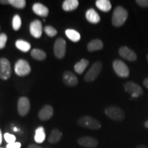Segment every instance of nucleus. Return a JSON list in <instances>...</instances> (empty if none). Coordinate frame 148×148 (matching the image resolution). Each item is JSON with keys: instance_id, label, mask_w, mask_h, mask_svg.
Wrapping results in <instances>:
<instances>
[{"instance_id": "obj_1", "label": "nucleus", "mask_w": 148, "mask_h": 148, "mask_svg": "<svg viewBox=\"0 0 148 148\" xmlns=\"http://www.w3.org/2000/svg\"><path fill=\"white\" fill-rule=\"evenodd\" d=\"M128 12L122 6H117L114 8L112 16V23L114 27H120L126 21Z\"/></svg>"}, {"instance_id": "obj_2", "label": "nucleus", "mask_w": 148, "mask_h": 148, "mask_svg": "<svg viewBox=\"0 0 148 148\" xmlns=\"http://www.w3.org/2000/svg\"><path fill=\"white\" fill-rule=\"evenodd\" d=\"M79 126L90 130H99L101 127V123L97 119L90 116H83L77 120Z\"/></svg>"}, {"instance_id": "obj_3", "label": "nucleus", "mask_w": 148, "mask_h": 148, "mask_svg": "<svg viewBox=\"0 0 148 148\" xmlns=\"http://www.w3.org/2000/svg\"><path fill=\"white\" fill-rule=\"evenodd\" d=\"M104 113L110 119L116 121H121L125 119V112L121 108L111 106L105 108Z\"/></svg>"}, {"instance_id": "obj_4", "label": "nucleus", "mask_w": 148, "mask_h": 148, "mask_svg": "<svg viewBox=\"0 0 148 148\" xmlns=\"http://www.w3.org/2000/svg\"><path fill=\"white\" fill-rule=\"evenodd\" d=\"M101 69H102V64H101V62H99V61L95 62L91 66L89 70L86 72L84 78V80L87 82H93L99 76Z\"/></svg>"}, {"instance_id": "obj_5", "label": "nucleus", "mask_w": 148, "mask_h": 148, "mask_svg": "<svg viewBox=\"0 0 148 148\" xmlns=\"http://www.w3.org/2000/svg\"><path fill=\"white\" fill-rule=\"evenodd\" d=\"M14 72L18 76H25L31 72V66L27 60L20 59L14 65Z\"/></svg>"}, {"instance_id": "obj_6", "label": "nucleus", "mask_w": 148, "mask_h": 148, "mask_svg": "<svg viewBox=\"0 0 148 148\" xmlns=\"http://www.w3.org/2000/svg\"><path fill=\"white\" fill-rule=\"evenodd\" d=\"M112 67L118 76L127 77L130 75V70L124 62L121 60H115L112 62Z\"/></svg>"}, {"instance_id": "obj_7", "label": "nucleus", "mask_w": 148, "mask_h": 148, "mask_svg": "<svg viewBox=\"0 0 148 148\" xmlns=\"http://www.w3.org/2000/svg\"><path fill=\"white\" fill-rule=\"evenodd\" d=\"M10 62L5 58H0V78L3 80H7L11 76Z\"/></svg>"}, {"instance_id": "obj_8", "label": "nucleus", "mask_w": 148, "mask_h": 148, "mask_svg": "<svg viewBox=\"0 0 148 148\" xmlns=\"http://www.w3.org/2000/svg\"><path fill=\"white\" fill-rule=\"evenodd\" d=\"M123 87L125 91L130 94L132 97H138L143 93V90L139 85L132 81L125 82Z\"/></svg>"}, {"instance_id": "obj_9", "label": "nucleus", "mask_w": 148, "mask_h": 148, "mask_svg": "<svg viewBox=\"0 0 148 148\" xmlns=\"http://www.w3.org/2000/svg\"><path fill=\"white\" fill-rule=\"evenodd\" d=\"M66 41L63 38H59L56 40L53 46V53L57 58H64L66 53Z\"/></svg>"}, {"instance_id": "obj_10", "label": "nucleus", "mask_w": 148, "mask_h": 148, "mask_svg": "<svg viewBox=\"0 0 148 148\" xmlns=\"http://www.w3.org/2000/svg\"><path fill=\"white\" fill-rule=\"evenodd\" d=\"M18 112L21 116H25L28 114L30 109V103L26 97H21L18 99L17 103Z\"/></svg>"}, {"instance_id": "obj_11", "label": "nucleus", "mask_w": 148, "mask_h": 148, "mask_svg": "<svg viewBox=\"0 0 148 148\" xmlns=\"http://www.w3.org/2000/svg\"><path fill=\"white\" fill-rule=\"evenodd\" d=\"M29 32L33 37L39 38L42 36V25L41 21L39 20H34L29 25Z\"/></svg>"}, {"instance_id": "obj_12", "label": "nucleus", "mask_w": 148, "mask_h": 148, "mask_svg": "<svg viewBox=\"0 0 148 148\" xmlns=\"http://www.w3.org/2000/svg\"><path fill=\"white\" fill-rule=\"evenodd\" d=\"M119 53L120 56L125 59V60L130 61V62H134L137 59L136 53L126 46H123V47H120Z\"/></svg>"}, {"instance_id": "obj_13", "label": "nucleus", "mask_w": 148, "mask_h": 148, "mask_svg": "<svg viewBox=\"0 0 148 148\" xmlns=\"http://www.w3.org/2000/svg\"><path fill=\"white\" fill-rule=\"evenodd\" d=\"M77 143L86 148H95L98 145V140L91 136H82L77 139Z\"/></svg>"}, {"instance_id": "obj_14", "label": "nucleus", "mask_w": 148, "mask_h": 148, "mask_svg": "<svg viewBox=\"0 0 148 148\" xmlns=\"http://www.w3.org/2000/svg\"><path fill=\"white\" fill-rule=\"evenodd\" d=\"M62 79L66 86H75L78 84V79L76 75L69 71L64 72L62 75Z\"/></svg>"}, {"instance_id": "obj_15", "label": "nucleus", "mask_w": 148, "mask_h": 148, "mask_svg": "<svg viewBox=\"0 0 148 148\" xmlns=\"http://www.w3.org/2000/svg\"><path fill=\"white\" fill-rule=\"evenodd\" d=\"M53 114V108L50 105H45L38 112V117L42 121L50 119Z\"/></svg>"}, {"instance_id": "obj_16", "label": "nucleus", "mask_w": 148, "mask_h": 148, "mask_svg": "<svg viewBox=\"0 0 148 148\" xmlns=\"http://www.w3.org/2000/svg\"><path fill=\"white\" fill-rule=\"evenodd\" d=\"M32 10L35 14L42 17H46L49 14V9L47 7L40 3H35L32 6Z\"/></svg>"}, {"instance_id": "obj_17", "label": "nucleus", "mask_w": 148, "mask_h": 148, "mask_svg": "<svg viewBox=\"0 0 148 148\" xmlns=\"http://www.w3.org/2000/svg\"><path fill=\"white\" fill-rule=\"evenodd\" d=\"M87 21L92 24H97L100 21V16L93 8H89L86 12Z\"/></svg>"}, {"instance_id": "obj_18", "label": "nucleus", "mask_w": 148, "mask_h": 148, "mask_svg": "<svg viewBox=\"0 0 148 148\" xmlns=\"http://www.w3.org/2000/svg\"><path fill=\"white\" fill-rule=\"evenodd\" d=\"M103 47V42L100 39H94L90 41L87 45V49L90 52L101 50Z\"/></svg>"}, {"instance_id": "obj_19", "label": "nucleus", "mask_w": 148, "mask_h": 148, "mask_svg": "<svg viewBox=\"0 0 148 148\" xmlns=\"http://www.w3.org/2000/svg\"><path fill=\"white\" fill-rule=\"evenodd\" d=\"M79 5V1L77 0H65L62 3V9L64 11L69 12L77 9Z\"/></svg>"}, {"instance_id": "obj_20", "label": "nucleus", "mask_w": 148, "mask_h": 148, "mask_svg": "<svg viewBox=\"0 0 148 148\" xmlns=\"http://www.w3.org/2000/svg\"><path fill=\"white\" fill-rule=\"evenodd\" d=\"M95 5L97 8L103 12H109L112 8L110 1L108 0H97L96 1Z\"/></svg>"}, {"instance_id": "obj_21", "label": "nucleus", "mask_w": 148, "mask_h": 148, "mask_svg": "<svg viewBox=\"0 0 148 148\" xmlns=\"http://www.w3.org/2000/svg\"><path fill=\"white\" fill-rule=\"evenodd\" d=\"M45 139V132L43 127L40 126L37 127L35 130L34 140L37 143H43Z\"/></svg>"}, {"instance_id": "obj_22", "label": "nucleus", "mask_w": 148, "mask_h": 148, "mask_svg": "<svg viewBox=\"0 0 148 148\" xmlns=\"http://www.w3.org/2000/svg\"><path fill=\"white\" fill-rule=\"evenodd\" d=\"M88 64H89V61L86 59H82L80 61L77 62L76 64L74 65V70L78 74H82L83 72L85 71L86 69Z\"/></svg>"}, {"instance_id": "obj_23", "label": "nucleus", "mask_w": 148, "mask_h": 148, "mask_svg": "<svg viewBox=\"0 0 148 148\" xmlns=\"http://www.w3.org/2000/svg\"><path fill=\"white\" fill-rule=\"evenodd\" d=\"M62 136V132H61L58 129H53L52 130H51L50 134H49L48 140H49V142L50 143H56L61 139Z\"/></svg>"}, {"instance_id": "obj_24", "label": "nucleus", "mask_w": 148, "mask_h": 148, "mask_svg": "<svg viewBox=\"0 0 148 148\" xmlns=\"http://www.w3.org/2000/svg\"><path fill=\"white\" fill-rule=\"evenodd\" d=\"M65 34L66 37H67L69 40H71L72 42H77L81 39L80 34H79L78 32H77L76 30H75V29H66Z\"/></svg>"}, {"instance_id": "obj_25", "label": "nucleus", "mask_w": 148, "mask_h": 148, "mask_svg": "<svg viewBox=\"0 0 148 148\" xmlns=\"http://www.w3.org/2000/svg\"><path fill=\"white\" fill-rule=\"evenodd\" d=\"M15 46L18 49L23 51V52H27L31 49V45L28 42H27L26 40L21 39L16 40L15 42Z\"/></svg>"}, {"instance_id": "obj_26", "label": "nucleus", "mask_w": 148, "mask_h": 148, "mask_svg": "<svg viewBox=\"0 0 148 148\" xmlns=\"http://www.w3.org/2000/svg\"><path fill=\"white\" fill-rule=\"evenodd\" d=\"M31 56L37 60H43L47 57L46 53L40 49H33L31 51Z\"/></svg>"}, {"instance_id": "obj_27", "label": "nucleus", "mask_w": 148, "mask_h": 148, "mask_svg": "<svg viewBox=\"0 0 148 148\" xmlns=\"http://www.w3.org/2000/svg\"><path fill=\"white\" fill-rule=\"evenodd\" d=\"M21 27V18L18 14H15L12 18V28L14 30L18 31Z\"/></svg>"}, {"instance_id": "obj_28", "label": "nucleus", "mask_w": 148, "mask_h": 148, "mask_svg": "<svg viewBox=\"0 0 148 148\" xmlns=\"http://www.w3.org/2000/svg\"><path fill=\"white\" fill-rule=\"evenodd\" d=\"M9 1L11 5L18 9H23L26 5V1L25 0H9Z\"/></svg>"}, {"instance_id": "obj_29", "label": "nucleus", "mask_w": 148, "mask_h": 148, "mask_svg": "<svg viewBox=\"0 0 148 148\" xmlns=\"http://www.w3.org/2000/svg\"><path fill=\"white\" fill-rule=\"evenodd\" d=\"M44 31H45V34H47V36L50 37L55 36L57 34L56 29L53 27L50 26V25H46V26L44 27Z\"/></svg>"}, {"instance_id": "obj_30", "label": "nucleus", "mask_w": 148, "mask_h": 148, "mask_svg": "<svg viewBox=\"0 0 148 148\" xmlns=\"http://www.w3.org/2000/svg\"><path fill=\"white\" fill-rule=\"evenodd\" d=\"M3 136H4L5 140L8 143V144H10L16 142V137L13 134H10V133H5Z\"/></svg>"}, {"instance_id": "obj_31", "label": "nucleus", "mask_w": 148, "mask_h": 148, "mask_svg": "<svg viewBox=\"0 0 148 148\" xmlns=\"http://www.w3.org/2000/svg\"><path fill=\"white\" fill-rule=\"evenodd\" d=\"M7 40H8V36L6 34L4 33L0 34V49H3L5 47Z\"/></svg>"}, {"instance_id": "obj_32", "label": "nucleus", "mask_w": 148, "mask_h": 148, "mask_svg": "<svg viewBox=\"0 0 148 148\" xmlns=\"http://www.w3.org/2000/svg\"><path fill=\"white\" fill-rule=\"evenodd\" d=\"M136 2L142 8H148V0H136Z\"/></svg>"}, {"instance_id": "obj_33", "label": "nucleus", "mask_w": 148, "mask_h": 148, "mask_svg": "<svg viewBox=\"0 0 148 148\" xmlns=\"http://www.w3.org/2000/svg\"><path fill=\"white\" fill-rule=\"evenodd\" d=\"M21 144L18 142H14V143L8 144L6 145V148H21Z\"/></svg>"}, {"instance_id": "obj_34", "label": "nucleus", "mask_w": 148, "mask_h": 148, "mask_svg": "<svg viewBox=\"0 0 148 148\" xmlns=\"http://www.w3.org/2000/svg\"><path fill=\"white\" fill-rule=\"evenodd\" d=\"M0 3L4 5L10 4V1H9V0H0Z\"/></svg>"}, {"instance_id": "obj_35", "label": "nucleus", "mask_w": 148, "mask_h": 148, "mask_svg": "<svg viewBox=\"0 0 148 148\" xmlns=\"http://www.w3.org/2000/svg\"><path fill=\"white\" fill-rule=\"evenodd\" d=\"M27 148H42L41 147H40L39 145H34V144H31V145H29Z\"/></svg>"}, {"instance_id": "obj_36", "label": "nucleus", "mask_w": 148, "mask_h": 148, "mask_svg": "<svg viewBox=\"0 0 148 148\" xmlns=\"http://www.w3.org/2000/svg\"><path fill=\"white\" fill-rule=\"evenodd\" d=\"M143 85L145 86L146 88H148V77H147V78H145L143 80Z\"/></svg>"}, {"instance_id": "obj_37", "label": "nucleus", "mask_w": 148, "mask_h": 148, "mask_svg": "<svg viewBox=\"0 0 148 148\" xmlns=\"http://www.w3.org/2000/svg\"><path fill=\"white\" fill-rule=\"evenodd\" d=\"M136 148H148V147L145 145H138L136 146Z\"/></svg>"}, {"instance_id": "obj_38", "label": "nucleus", "mask_w": 148, "mask_h": 148, "mask_svg": "<svg viewBox=\"0 0 148 148\" xmlns=\"http://www.w3.org/2000/svg\"><path fill=\"white\" fill-rule=\"evenodd\" d=\"M2 143V133H1V130H0V145Z\"/></svg>"}, {"instance_id": "obj_39", "label": "nucleus", "mask_w": 148, "mask_h": 148, "mask_svg": "<svg viewBox=\"0 0 148 148\" xmlns=\"http://www.w3.org/2000/svg\"><path fill=\"white\" fill-rule=\"evenodd\" d=\"M144 126H145V127H146V128L148 129V120L145 122V123H144Z\"/></svg>"}, {"instance_id": "obj_40", "label": "nucleus", "mask_w": 148, "mask_h": 148, "mask_svg": "<svg viewBox=\"0 0 148 148\" xmlns=\"http://www.w3.org/2000/svg\"><path fill=\"white\" fill-rule=\"evenodd\" d=\"M147 61H148V54H147Z\"/></svg>"}, {"instance_id": "obj_41", "label": "nucleus", "mask_w": 148, "mask_h": 148, "mask_svg": "<svg viewBox=\"0 0 148 148\" xmlns=\"http://www.w3.org/2000/svg\"><path fill=\"white\" fill-rule=\"evenodd\" d=\"M0 148H3V147H0Z\"/></svg>"}]
</instances>
